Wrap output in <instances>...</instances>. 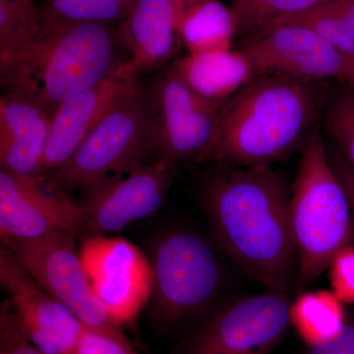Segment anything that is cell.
<instances>
[{
    "label": "cell",
    "mask_w": 354,
    "mask_h": 354,
    "mask_svg": "<svg viewBox=\"0 0 354 354\" xmlns=\"http://www.w3.org/2000/svg\"><path fill=\"white\" fill-rule=\"evenodd\" d=\"M181 1H183L184 10H185L188 7L199 3V2L203 1V0H181Z\"/></svg>",
    "instance_id": "31"
},
{
    "label": "cell",
    "mask_w": 354,
    "mask_h": 354,
    "mask_svg": "<svg viewBox=\"0 0 354 354\" xmlns=\"http://www.w3.org/2000/svg\"><path fill=\"white\" fill-rule=\"evenodd\" d=\"M118 41L108 24L57 19L35 6L0 46V84L53 113L86 88L118 72Z\"/></svg>",
    "instance_id": "2"
},
{
    "label": "cell",
    "mask_w": 354,
    "mask_h": 354,
    "mask_svg": "<svg viewBox=\"0 0 354 354\" xmlns=\"http://www.w3.org/2000/svg\"><path fill=\"white\" fill-rule=\"evenodd\" d=\"M183 11L181 0H137L120 30L128 66L136 75L162 68L176 55Z\"/></svg>",
    "instance_id": "16"
},
{
    "label": "cell",
    "mask_w": 354,
    "mask_h": 354,
    "mask_svg": "<svg viewBox=\"0 0 354 354\" xmlns=\"http://www.w3.org/2000/svg\"><path fill=\"white\" fill-rule=\"evenodd\" d=\"M0 283L21 329L46 354H73L84 326L39 285L7 247L0 250Z\"/></svg>",
    "instance_id": "13"
},
{
    "label": "cell",
    "mask_w": 354,
    "mask_h": 354,
    "mask_svg": "<svg viewBox=\"0 0 354 354\" xmlns=\"http://www.w3.org/2000/svg\"><path fill=\"white\" fill-rule=\"evenodd\" d=\"M35 6V0H0V46L10 39Z\"/></svg>",
    "instance_id": "27"
},
{
    "label": "cell",
    "mask_w": 354,
    "mask_h": 354,
    "mask_svg": "<svg viewBox=\"0 0 354 354\" xmlns=\"http://www.w3.org/2000/svg\"><path fill=\"white\" fill-rule=\"evenodd\" d=\"M326 0H230L237 35L243 41L301 15Z\"/></svg>",
    "instance_id": "21"
},
{
    "label": "cell",
    "mask_w": 354,
    "mask_h": 354,
    "mask_svg": "<svg viewBox=\"0 0 354 354\" xmlns=\"http://www.w3.org/2000/svg\"><path fill=\"white\" fill-rule=\"evenodd\" d=\"M137 0H46L41 7L57 19L108 24L124 20Z\"/></svg>",
    "instance_id": "23"
},
{
    "label": "cell",
    "mask_w": 354,
    "mask_h": 354,
    "mask_svg": "<svg viewBox=\"0 0 354 354\" xmlns=\"http://www.w3.org/2000/svg\"><path fill=\"white\" fill-rule=\"evenodd\" d=\"M326 127L354 172V91L342 93L330 104Z\"/></svg>",
    "instance_id": "24"
},
{
    "label": "cell",
    "mask_w": 354,
    "mask_h": 354,
    "mask_svg": "<svg viewBox=\"0 0 354 354\" xmlns=\"http://www.w3.org/2000/svg\"><path fill=\"white\" fill-rule=\"evenodd\" d=\"M333 292L344 304L354 302V246L344 247L330 267Z\"/></svg>",
    "instance_id": "26"
},
{
    "label": "cell",
    "mask_w": 354,
    "mask_h": 354,
    "mask_svg": "<svg viewBox=\"0 0 354 354\" xmlns=\"http://www.w3.org/2000/svg\"><path fill=\"white\" fill-rule=\"evenodd\" d=\"M79 204L43 176H20L0 167L1 239H32L57 232L78 234Z\"/></svg>",
    "instance_id": "14"
},
{
    "label": "cell",
    "mask_w": 354,
    "mask_h": 354,
    "mask_svg": "<svg viewBox=\"0 0 354 354\" xmlns=\"http://www.w3.org/2000/svg\"><path fill=\"white\" fill-rule=\"evenodd\" d=\"M151 264L155 315L162 323L196 316L211 304L220 286L215 251L193 232L174 230L158 239Z\"/></svg>",
    "instance_id": "6"
},
{
    "label": "cell",
    "mask_w": 354,
    "mask_h": 354,
    "mask_svg": "<svg viewBox=\"0 0 354 354\" xmlns=\"http://www.w3.org/2000/svg\"><path fill=\"white\" fill-rule=\"evenodd\" d=\"M291 324L307 344L335 335L346 321L342 302L333 291L304 292L290 307Z\"/></svg>",
    "instance_id": "20"
},
{
    "label": "cell",
    "mask_w": 354,
    "mask_h": 354,
    "mask_svg": "<svg viewBox=\"0 0 354 354\" xmlns=\"http://www.w3.org/2000/svg\"><path fill=\"white\" fill-rule=\"evenodd\" d=\"M82 244L81 261L95 297L114 320L131 322L152 297L151 261L120 237H86Z\"/></svg>",
    "instance_id": "12"
},
{
    "label": "cell",
    "mask_w": 354,
    "mask_h": 354,
    "mask_svg": "<svg viewBox=\"0 0 354 354\" xmlns=\"http://www.w3.org/2000/svg\"><path fill=\"white\" fill-rule=\"evenodd\" d=\"M0 354H46L26 337L8 298L0 306Z\"/></svg>",
    "instance_id": "25"
},
{
    "label": "cell",
    "mask_w": 354,
    "mask_h": 354,
    "mask_svg": "<svg viewBox=\"0 0 354 354\" xmlns=\"http://www.w3.org/2000/svg\"><path fill=\"white\" fill-rule=\"evenodd\" d=\"M157 157L156 123L142 87L104 118L62 167L41 176L65 193L85 191Z\"/></svg>",
    "instance_id": "5"
},
{
    "label": "cell",
    "mask_w": 354,
    "mask_h": 354,
    "mask_svg": "<svg viewBox=\"0 0 354 354\" xmlns=\"http://www.w3.org/2000/svg\"><path fill=\"white\" fill-rule=\"evenodd\" d=\"M324 102L322 82L259 74L223 106L218 135L204 160L221 165H268L301 150Z\"/></svg>",
    "instance_id": "3"
},
{
    "label": "cell",
    "mask_w": 354,
    "mask_h": 354,
    "mask_svg": "<svg viewBox=\"0 0 354 354\" xmlns=\"http://www.w3.org/2000/svg\"><path fill=\"white\" fill-rule=\"evenodd\" d=\"M156 123L157 157L171 162L204 160L215 144L225 104L202 99L179 77L174 64L148 91Z\"/></svg>",
    "instance_id": "10"
},
{
    "label": "cell",
    "mask_w": 354,
    "mask_h": 354,
    "mask_svg": "<svg viewBox=\"0 0 354 354\" xmlns=\"http://www.w3.org/2000/svg\"><path fill=\"white\" fill-rule=\"evenodd\" d=\"M221 167L202 194L218 241L268 290L288 293L297 279V252L285 181L268 165Z\"/></svg>",
    "instance_id": "1"
},
{
    "label": "cell",
    "mask_w": 354,
    "mask_h": 354,
    "mask_svg": "<svg viewBox=\"0 0 354 354\" xmlns=\"http://www.w3.org/2000/svg\"><path fill=\"white\" fill-rule=\"evenodd\" d=\"M329 158L335 174L339 177L342 187L344 188L346 195H348L354 220V172L346 158H342L341 156L333 153Z\"/></svg>",
    "instance_id": "30"
},
{
    "label": "cell",
    "mask_w": 354,
    "mask_h": 354,
    "mask_svg": "<svg viewBox=\"0 0 354 354\" xmlns=\"http://www.w3.org/2000/svg\"><path fill=\"white\" fill-rule=\"evenodd\" d=\"M73 354H137L130 342L116 341L106 335L84 329Z\"/></svg>",
    "instance_id": "28"
},
{
    "label": "cell",
    "mask_w": 354,
    "mask_h": 354,
    "mask_svg": "<svg viewBox=\"0 0 354 354\" xmlns=\"http://www.w3.org/2000/svg\"><path fill=\"white\" fill-rule=\"evenodd\" d=\"M283 24L309 28L337 50L354 55V0H326Z\"/></svg>",
    "instance_id": "22"
},
{
    "label": "cell",
    "mask_w": 354,
    "mask_h": 354,
    "mask_svg": "<svg viewBox=\"0 0 354 354\" xmlns=\"http://www.w3.org/2000/svg\"><path fill=\"white\" fill-rule=\"evenodd\" d=\"M176 162L156 157L83 191L78 234L104 236L153 215L164 203Z\"/></svg>",
    "instance_id": "8"
},
{
    "label": "cell",
    "mask_w": 354,
    "mask_h": 354,
    "mask_svg": "<svg viewBox=\"0 0 354 354\" xmlns=\"http://www.w3.org/2000/svg\"><path fill=\"white\" fill-rule=\"evenodd\" d=\"M140 87L125 62L113 75L62 102L51 114L41 176L62 167L102 118Z\"/></svg>",
    "instance_id": "15"
},
{
    "label": "cell",
    "mask_w": 354,
    "mask_h": 354,
    "mask_svg": "<svg viewBox=\"0 0 354 354\" xmlns=\"http://www.w3.org/2000/svg\"><path fill=\"white\" fill-rule=\"evenodd\" d=\"M72 232L32 239H1L28 272L51 297L67 307L85 329L130 342L122 324L114 320L95 297Z\"/></svg>",
    "instance_id": "7"
},
{
    "label": "cell",
    "mask_w": 354,
    "mask_h": 354,
    "mask_svg": "<svg viewBox=\"0 0 354 354\" xmlns=\"http://www.w3.org/2000/svg\"><path fill=\"white\" fill-rule=\"evenodd\" d=\"M51 114L23 95L0 100V165L20 176L39 177L50 136Z\"/></svg>",
    "instance_id": "17"
},
{
    "label": "cell",
    "mask_w": 354,
    "mask_h": 354,
    "mask_svg": "<svg viewBox=\"0 0 354 354\" xmlns=\"http://www.w3.org/2000/svg\"><path fill=\"white\" fill-rule=\"evenodd\" d=\"M306 354H354V314L332 337L308 344Z\"/></svg>",
    "instance_id": "29"
},
{
    "label": "cell",
    "mask_w": 354,
    "mask_h": 354,
    "mask_svg": "<svg viewBox=\"0 0 354 354\" xmlns=\"http://www.w3.org/2000/svg\"><path fill=\"white\" fill-rule=\"evenodd\" d=\"M290 307L283 292L241 298L212 317L177 354H270L288 334Z\"/></svg>",
    "instance_id": "9"
},
{
    "label": "cell",
    "mask_w": 354,
    "mask_h": 354,
    "mask_svg": "<svg viewBox=\"0 0 354 354\" xmlns=\"http://www.w3.org/2000/svg\"><path fill=\"white\" fill-rule=\"evenodd\" d=\"M35 1H37V0H35ZM41 1H46V0H41Z\"/></svg>",
    "instance_id": "32"
},
{
    "label": "cell",
    "mask_w": 354,
    "mask_h": 354,
    "mask_svg": "<svg viewBox=\"0 0 354 354\" xmlns=\"http://www.w3.org/2000/svg\"><path fill=\"white\" fill-rule=\"evenodd\" d=\"M257 75L281 74L302 80H337L354 87V55H346L318 32L281 24L242 41Z\"/></svg>",
    "instance_id": "11"
},
{
    "label": "cell",
    "mask_w": 354,
    "mask_h": 354,
    "mask_svg": "<svg viewBox=\"0 0 354 354\" xmlns=\"http://www.w3.org/2000/svg\"><path fill=\"white\" fill-rule=\"evenodd\" d=\"M172 64L195 94L221 104L257 76L250 60L239 48L187 55Z\"/></svg>",
    "instance_id": "18"
},
{
    "label": "cell",
    "mask_w": 354,
    "mask_h": 354,
    "mask_svg": "<svg viewBox=\"0 0 354 354\" xmlns=\"http://www.w3.org/2000/svg\"><path fill=\"white\" fill-rule=\"evenodd\" d=\"M178 34L188 55L230 50L237 35L236 21L230 6L218 0H203L183 11Z\"/></svg>",
    "instance_id": "19"
},
{
    "label": "cell",
    "mask_w": 354,
    "mask_h": 354,
    "mask_svg": "<svg viewBox=\"0 0 354 354\" xmlns=\"http://www.w3.org/2000/svg\"><path fill=\"white\" fill-rule=\"evenodd\" d=\"M291 228L297 252L295 286L304 290L351 245L353 213L337 176L320 130L309 135L301 149L290 199Z\"/></svg>",
    "instance_id": "4"
}]
</instances>
